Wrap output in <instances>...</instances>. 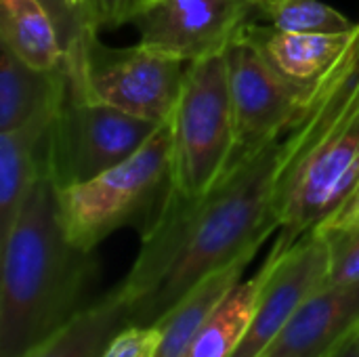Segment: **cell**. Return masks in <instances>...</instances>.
Instances as JSON below:
<instances>
[{"mask_svg":"<svg viewBox=\"0 0 359 357\" xmlns=\"http://www.w3.org/2000/svg\"><path fill=\"white\" fill-rule=\"evenodd\" d=\"M158 126L82 97L67 78L46 141V168L59 189L78 185L133 156Z\"/></svg>","mask_w":359,"mask_h":357,"instance_id":"52a82bcc","label":"cell"},{"mask_svg":"<svg viewBox=\"0 0 359 357\" xmlns=\"http://www.w3.org/2000/svg\"><path fill=\"white\" fill-rule=\"evenodd\" d=\"M313 229L318 231H343L359 229V189H355L328 219H324Z\"/></svg>","mask_w":359,"mask_h":357,"instance_id":"cb8c5ba5","label":"cell"},{"mask_svg":"<svg viewBox=\"0 0 359 357\" xmlns=\"http://www.w3.org/2000/svg\"><path fill=\"white\" fill-rule=\"evenodd\" d=\"M330 242V269L326 286L359 282V229L322 231Z\"/></svg>","mask_w":359,"mask_h":357,"instance_id":"ffe728a7","label":"cell"},{"mask_svg":"<svg viewBox=\"0 0 359 357\" xmlns=\"http://www.w3.org/2000/svg\"><path fill=\"white\" fill-rule=\"evenodd\" d=\"M172 177V118L126 160L72 187L59 189L61 223L67 240L93 252L114 231L141 221V231L158 213Z\"/></svg>","mask_w":359,"mask_h":357,"instance_id":"3957f363","label":"cell"},{"mask_svg":"<svg viewBox=\"0 0 359 357\" xmlns=\"http://www.w3.org/2000/svg\"><path fill=\"white\" fill-rule=\"evenodd\" d=\"M250 2L255 4V8H261V11L265 13V11H267L269 6H273L278 0H250Z\"/></svg>","mask_w":359,"mask_h":357,"instance_id":"484cf974","label":"cell"},{"mask_svg":"<svg viewBox=\"0 0 359 357\" xmlns=\"http://www.w3.org/2000/svg\"><path fill=\"white\" fill-rule=\"evenodd\" d=\"M139 2H143V0H139ZM139 2H137V4H139ZM137 4H135V6H137Z\"/></svg>","mask_w":359,"mask_h":357,"instance_id":"f1b7e54d","label":"cell"},{"mask_svg":"<svg viewBox=\"0 0 359 357\" xmlns=\"http://www.w3.org/2000/svg\"><path fill=\"white\" fill-rule=\"evenodd\" d=\"M359 328V282L324 286L259 357H328Z\"/></svg>","mask_w":359,"mask_h":357,"instance_id":"8fae6325","label":"cell"},{"mask_svg":"<svg viewBox=\"0 0 359 357\" xmlns=\"http://www.w3.org/2000/svg\"><path fill=\"white\" fill-rule=\"evenodd\" d=\"M137 2H139V0H133V6H135V4H137ZM130 11H133V8H130Z\"/></svg>","mask_w":359,"mask_h":357,"instance_id":"83f0119b","label":"cell"},{"mask_svg":"<svg viewBox=\"0 0 359 357\" xmlns=\"http://www.w3.org/2000/svg\"><path fill=\"white\" fill-rule=\"evenodd\" d=\"M359 189V53L339 84L316 143L286 173L278 200L288 246L328 219Z\"/></svg>","mask_w":359,"mask_h":357,"instance_id":"277c9868","label":"cell"},{"mask_svg":"<svg viewBox=\"0 0 359 357\" xmlns=\"http://www.w3.org/2000/svg\"><path fill=\"white\" fill-rule=\"evenodd\" d=\"M187 65L143 44L107 46L97 27H88L65 53L67 78L82 97L156 124L172 118Z\"/></svg>","mask_w":359,"mask_h":357,"instance_id":"8992f818","label":"cell"},{"mask_svg":"<svg viewBox=\"0 0 359 357\" xmlns=\"http://www.w3.org/2000/svg\"><path fill=\"white\" fill-rule=\"evenodd\" d=\"M225 61L238 133V162L284 137L301 120L320 84L290 82L271 65L244 27L225 48Z\"/></svg>","mask_w":359,"mask_h":357,"instance_id":"ba28073f","label":"cell"},{"mask_svg":"<svg viewBox=\"0 0 359 357\" xmlns=\"http://www.w3.org/2000/svg\"><path fill=\"white\" fill-rule=\"evenodd\" d=\"M280 244L273 242L265 263L248 280H242L215 309L208 322L198 332L185 357H231L248 332L257 314L265 284L276 267Z\"/></svg>","mask_w":359,"mask_h":357,"instance_id":"2e32d148","label":"cell"},{"mask_svg":"<svg viewBox=\"0 0 359 357\" xmlns=\"http://www.w3.org/2000/svg\"><path fill=\"white\" fill-rule=\"evenodd\" d=\"M286 135L240 158L198 200L166 194L141 231L130 271L116 286L128 307V324H160L204 278L261 250L280 229L278 200L290 160Z\"/></svg>","mask_w":359,"mask_h":357,"instance_id":"6da1fadb","label":"cell"},{"mask_svg":"<svg viewBox=\"0 0 359 357\" xmlns=\"http://www.w3.org/2000/svg\"><path fill=\"white\" fill-rule=\"evenodd\" d=\"M0 248V357H19L88 305L84 295L95 274L93 252L65 236L46 162Z\"/></svg>","mask_w":359,"mask_h":357,"instance_id":"7a4b0ae2","label":"cell"},{"mask_svg":"<svg viewBox=\"0 0 359 357\" xmlns=\"http://www.w3.org/2000/svg\"><path fill=\"white\" fill-rule=\"evenodd\" d=\"M236 116L225 50L187 65L172 112L170 194L183 200L206 196L233 166Z\"/></svg>","mask_w":359,"mask_h":357,"instance_id":"5b68a950","label":"cell"},{"mask_svg":"<svg viewBox=\"0 0 359 357\" xmlns=\"http://www.w3.org/2000/svg\"><path fill=\"white\" fill-rule=\"evenodd\" d=\"M40 2L50 13L55 25L59 29L61 44H63V50L65 53L82 38V34L88 27H95V25L88 23L86 15L72 4V0H40Z\"/></svg>","mask_w":359,"mask_h":357,"instance_id":"7402d4cb","label":"cell"},{"mask_svg":"<svg viewBox=\"0 0 359 357\" xmlns=\"http://www.w3.org/2000/svg\"><path fill=\"white\" fill-rule=\"evenodd\" d=\"M328 357H359V343L355 339V332L349 339H345Z\"/></svg>","mask_w":359,"mask_h":357,"instance_id":"d4e9b609","label":"cell"},{"mask_svg":"<svg viewBox=\"0 0 359 357\" xmlns=\"http://www.w3.org/2000/svg\"><path fill=\"white\" fill-rule=\"evenodd\" d=\"M59 103L17 128L0 133V238L11 229L34 181L42 173L46 141Z\"/></svg>","mask_w":359,"mask_h":357,"instance_id":"4fadbf2b","label":"cell"},{"mask_svg":"<svg viewBox=\"0 0 359 357\" xmlns=\"http://www.w3.org/2000/svg\"><path fill=\"white\" fill-rule=\"evenodd\" d=\"M250 0H143L128 13L139 44L194 63L223 53L248 23Z\"/></svg>","mask_w":359,"mask_h":357,"instance_id":"9c48e42d","label":"cell"},{"mask_svg":"<svg viewBox=\"0 0 359 357\" xmlns=\"http://www.w3.org/2000/svg\"><path fill=\"white\" fill-rule=\"evenodd\" d=\"M244 32L290 82L318 86L351 48L358 36V25L345 34H299L248 21Z\"/></svg>","mask_w":359,"mask_h":357,"instance_id":"7c38bea8","label":"cell"},{"mask_svg":"<svg viewBox=\"0 0 359 357\" xmlns=\"http://www.w3.org/2000/svg\"><path fill=\"white\" fill-rule=\"evenodd\" d=\"M86 17L97 29L126 23L133 0H84Z\"/></svg>","mask_w":359,"mask_h":357,"instance_id":"603a6c76","label":"cell"},{"mask_svg":"<svg viewBox=\"0 0 359 357\" xmlns=\"http://www.w3.org/2000/svg\"><path fill=\"white\" fill-rule=\"evenodd\" d=\"M276 242L280 244L276 267L265 284L248 332L231 357L261 356L286 328L297 309L326 286L330 242L322 231L311 229L292 246L280 238Z\"/></svg>","mask_w":359,"mask_h":357,"instance_id":"30bf717a","label":"cell"},{"mask_svg":"<svg viewBox=\"0 0 359 357\" xmlns=\"http://www.w3.org/2000/svg\"><path fill=\"white\" fill-rule=\"evenodd\" d=\"M259 250H250L225 265L223 269L204 278L194 286L158 324L162 328V343L158 357H185L196 341L202 326L223 303V299L242 282L244 271L252 263Z\"/></svg>","mask_w":359,"mask_h":357,"instance_id":"5bb4252c","label":"cell"},{"mask_svg":"<svg viewBox=\"0 0 359 357\" xmlns=\"http://www.w3.org/2000/svg\"><path fill=\"white\" fill-rule=\"evenodd\" d=\"M162 328L158 324H126L114 335L101 357H158Z\"/></svg>","mask_w":359,"mask_h":357,"instance_id":"44dd1931","label":"cell"},{"mask_svg":"<svg viewBox=\"0 0 359 357\" xmlns=\"http://www.w3.org/2000/svg\"><path fill=\"white\" fill-rule=\"evenodd\" d=\"M126 324L128 307L114 286L19 357H101Z\"/></svg>","mask_w":359,"mask_h":357,"instance_id":"9a60e30c","label":"cell"},{"mask_svg":"<svg viewBox=\"0 0 359 357\" xmlns=\"http://www.w3.org/2000/svg\"><path fill=\"white\" fill-rule=\"evenodd\" d=\"M72 4H74V6H76L78 11H82V13L86 15V8H84V0H72ZM86 19H88V17H86ZM88 23H90V21H88Z\"/></svg>","mask_w":359,"mask_h":357,"instance_id":"4316f807","label":"cell"},{"mask_svg":"<svg viewBox=\"0 0 359 357\" xmlns=\"http://www.w3.org/2000/svg\"><path fill=\"white\" fill-rule=\"evenodd\" d=\"M265 15L273 27L299 34H345L358 25L322 0H278Z\"/></svg>","mask_w":359,"mask_h":357,"instance_id":"d6986e66","label":"cell"},{"mask_svg":"<svg viewBox=\"0 0 359 357\" xmlns=\"http://www.w3.org/2000/svg\"><path fill=\"white\" fill-rule=\"evenodd\" d=\"M0 40L4 50L42 72L65 61L59 29L40 0H0Z\"/></svg>","mask_w":359,"mask_h":357,"instance_id":"ac0fdd59","label":"cell"},{"mask_svg":"<svg viewBox=\"0 0 359 357\" xmlns=\"http://www.w3.org/2000/svg\"><path fill=\"white\" fill-rule=\"evenodd\" d=\"M67 84L65 61L53 72L36 69L8 50L0 53V133L55 107Z\"/></svg>","mask_w":359,"mask_h":357,"instance_id":"e0dca14e","label":"cell"}]
</instances>
